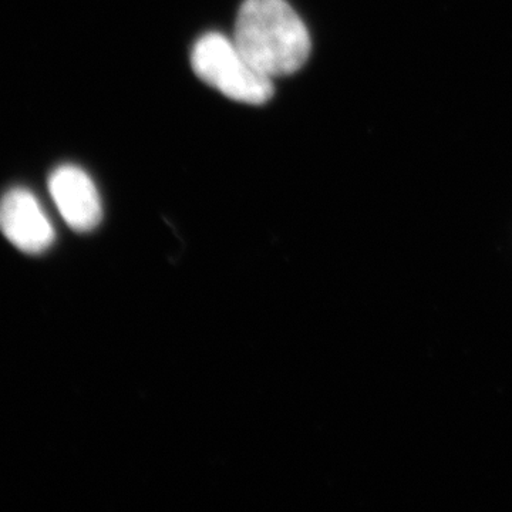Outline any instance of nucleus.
Instances as JSON below:
<instances>
[{
  "instance_id": "nucleus-1",
  "label": "nucleus",
  "mask_w": 512,
  "mask_h": 512,
  "mask_svg": "<svg viewBox=\"0 0 512 512\" xmlns=\"http://www.w3.org/2000/svg\"><path fill=\"white\" fill-rule=\"evenodd\" d=\"M234 42L265 76L298 72L311 55V36L286 0H245L235 23Z\"/></svg>"
},
{
  "instance_id": "nucleus-2",
  "label": "nucleus",
  "mask_w": 512,
  "mask_h": 512,
  "mask_svg": "<svg viewBox=\"0 0 512 512\" xmlns=\"http://www.w3.org/2000/svg\"><path fill=\"white\" fill-rule=\"evenodd\" d=\"M191 64L202 82L238 103L259 106L274 96L271 77L259 72L234 39L221 33H207L197 40Z\"/></svg>"
},
{
  "instance_id": "nucleus-3",
  "label": "nucleus",
  "mask_w": 512,
  "mask_h": 512,
  "mask_svg": "<svg viewBox=\"0 0 512 512\" xmlns=\"http://www.w3.org/2000/svg\"><path fill=\"white\" fill-rule=\"evenodd\" d=\"M0 231L26 254H42L55 242L52 222L25 188H13L0 200Z\"/></svg>"
},
{
  "instance_id": "nucleus-4",
  "label": "nucleus",
  "mask_w": 512,
  "mask_h": 512,
  "mask_svg": "<svg viewBox=\"0 0 512 512\" xmlns=\"http://www.w3.org/2000/svg\"><path fill=\"white\" fill-rule=\"evenodd\" d=\"M49 191L63 220L74 231H92L100 224L99 191L82 168L62 165L49 178Z\"/></svg>"
}]
</instances>
